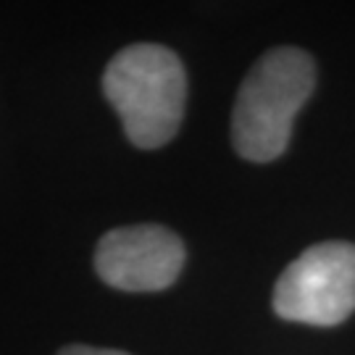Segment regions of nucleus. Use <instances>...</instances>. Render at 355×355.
<instances>
[{"mask_svg":"<svg viewBox=\"0 0 355 355\" xmlns=\"http://www.w3.org/2000/svg\"><path fill=\"white\" fill-rule=\"evenodd\" d=\"M284 321L337 327L355 311V245L318 242L284 268L274 287Z\"/></svg>","mask_w":355,"mask_h":355,"instance_id":"7ed1b4c3","label":"nucleus"},{"mask_svg":"<svg viewBox=\"0 0 355 355\" xmlns=\"http://www.w3.org/2000/svg\"><path fill=\"white\" fill-rule=\"evenodd\" d=\"M184 266V245L158 224L121 227L103 234L95 268L105 284L124 292H158L174 284Z\"/></svg>","mask_w":355,"mask_h":355,"instance_id":"20e7f679","label":"nucleus"},{"mask_svg":"<svg viewBox=\"0 0 355 355\" xmlns=\"http://www.w3.org/2000/svg\"><path fill=\"white\" fill-rule=\"evenodd\" d=\"M103 89L137 148H161L177 135L187 101V76L177 53L164 45L124 48L105 66Z\"/></svg>","mask_w":355,"mask_h":355,"instance_id":"f03ea898","label":"nucleus"},{"mask_svg":"<svg viewBox=\"0 0 355 355\" xmlns=\"http://www.w3.org/2000/svg\"><path fill=\"white\" fill-rule=\"evenodd\" d=\"M58 355H127V353L114 350V347L108 350V347H89V345H69Z\"/></svg>","mask_w":355,"mask_h":355,"instance_id":"39448f33","label":"nucleus"},{"mask_svg":"<svg viewBox=\"0 0 355 355\" xmlns=\"http://www.w3.org/2000/svg\"><path fill=\"white\" fill-rule=\"evenodd\" d=\"M316 85L313 58L300 48L268 51L245 76L234 114L232 145L242 158L268 164L287 150L295 116Z\"/></svg>","mask_w":355,"mask_h":355,"instance_id":"f257e3e1","label":"nucleus"}]
</instances>
